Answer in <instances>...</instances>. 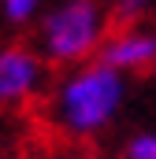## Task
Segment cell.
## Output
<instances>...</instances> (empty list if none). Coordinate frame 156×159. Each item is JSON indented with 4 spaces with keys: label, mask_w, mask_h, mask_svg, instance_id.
<instances>
[{
    "label": "cell",
    "mask_w": 156,
    "mask_h": 159,
    "mask_svg": "<svg viewBox=\"0 0 156 159\" xmlns=\"http://www.w3.org/2000/svg\"><path fill=\"white\" fill-rule=\"evenodd\" d=\"M115 22H149L156 15V0H108Z\"/></svg>",
    "instance_id": "obj_6"
},
{
    "label": "cell",
    "mask_w": 156,
    "mask_h": 159,
    "mask_svg": "<svg viewBox=\"0 0 156 159\" xmlns=\"http://www.w3.org/2000/svg\"><path fill=\"white\" fill-rule=\"evenodd\" d=\"M52 0H0V26L11 30V34H22V30H34L41 19V11L48 7Z\"/></svg>",
    "instance_id": "obj_5"
},
{
    "label": "cell",
    "mask_w": 156,
    "mask_h": 159,
    "mask_svg": "<svg viewBox=\"0 0 156 159\" xmlns=\"http://www.w3.org/2000/svg\"><path fill=\"white\" fill-rule=\"evenodd\" d=\"M115 19L108 0H52L34 26V48L56 70H71L100 56Z\"/></svg>",
    "instance_id": "obj_2"
},
{
    "label": "cell",
    "mask_w": 156,
    "mask_h": 159,
    "mask_svg": "<svg viewBox=\"0 0 156 159\" xmlns=\"http://www.w3.org/2000/svg\"><path fill=\"white\" fill-rule=\"evenodd\" d=\"M97 59H104L112 70L126 74V78L153 74L156 70V26H149V22H115Z\"/></svg>",
    "instance_id": "obj_4"
},
{
    "label": "cell",
    "mask_w": 156,
    "mask_h": 159,
    "mask_svg": "<svg viewBox=\"0 0 156 159\" xmlns=\"http://www.w3.org/2000/svg\"><path fill=\"white\" fill-rule=\"evenodd\" d=\"M48 70L52 67L41 59L34 41H0V111L34 104L48 85Z\"/></svg>",
    "instance_id": "obj_3"
},
{
    "label": "cell",
    "mask_w": 156,
    "mask_h": 159,
    "mask_svg": "<svg viewBox=\"0 0 156 159\" xmlns=\"http://www.w3.org/2000/svg\"><path fill=\"white\" fill-rule=\"evenodd\" d=\"M126 100H130V78L112 70L104 59H89L71 70H60L45 111L60 137L97 141L119 122Z\"/></svg>",
    "instance_id": "obj_1"
},
{
    "label": "cell",
    "mask_w": 156,
    "mask_h": 159,
    "mask_svg": "<svg viewBox=\"0 0 156 159\" xmlns=\"http://www.w3.org/2000/svg\"><path fill=\"white\" fill-rule=\"evenodd\" d=\"M119 159H156V129H138L123 141Z\"/></svg>",
    "instance_id": "obj_7"
}]
</instances>
